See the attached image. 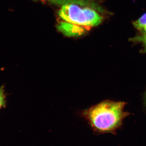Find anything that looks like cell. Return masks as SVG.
Listing matches in <instances>:
<instances>
[{
    "mask_svg": "<svg viewBox=\"0 0 146 146\" xmlns=\"http://www.w3.org/2000/svg\"><path fill=\"white\" fill-rule=\"evenodd\" d=\"M58 15L62 21L58 30L68 36L81 35L103 21L100 13L87 0H61Z\"/></svg>",
    "mask_w": 146,
    "mask_h": 146,
    "instance_id": "obj_1",
    "label": "cell"
},
{
    "mask_svg": "<svg viewBox=\"0 0 146 146\" xmlns=\"http://www.w3.org/2000/svg\"><path fill=\"white\" fill-rule=\"evenodd\" d=\"M124 106L122 102L104 101L80 110L78 114L95 131L110 132L117 129L127 115L124 111Z\"/></svg>",
    "mask_w": 146,
    "mask_h": 146,
    "instance_id": "obj_2",
    "label": "cell"
},
{
    "mask_svg": "<svg viewBox=\"0 0 146 146\" xmlns=\"http://www.w3.org/2000/svg\"><path fill=\"white\" fill-rule=\"evenodd\" d=\"M133 25L142 33H146V13L133 22Z\"/></svg>",
    "mask_w": 146,
    "mask_h": 146,
    "instance_id": "obj_3",
    "label": "cell"
},
{
    "mask_svg": "<svg viewBox=\"0 0 146 146\" xmlns=\"http://www.w3.org/2000/svg\"><path fill=\"white\" fill-rule=\"evenodd\" d=\"M6 104V95L5 91L4 86L0 87V109L5 107Z\"/></svg>",
    "mask_w": 146,
    "mask_h": 146,
    "instance_id": "obj_4",
    "label": "cell"
},
{
    "mask_svg": "<svg viewBox=\"0 0 146 146\" xmlns=\"http://www.w3.org/2000/svg\"><path fill=\"white\" fill-rule=\"evenodd\" d=\"M135 39L138 41V42L143 43L144 46H145L146 47V33H142L141 35L138 36Z\"/></svg>",
    "mask_w": 146,
    "mask_h": 146,
    "instance_id": "obj_5",
    "label": "cell"
},
{
    "mask_svg": "<svg viewBox=\"0 0 146 146\" xmlns=\"http://www.w3.org/2000/svg\"><path fill=\"white\" fill-rule=\"evenodd\" d=\"M54 1H56L58 2V1H60V0H53Z\"/></svg>",
    "mask_w": 146,
    "mask_h": 146,
    "instance_id": "obj_6",
    "label": "cell"
}]
</instances>
